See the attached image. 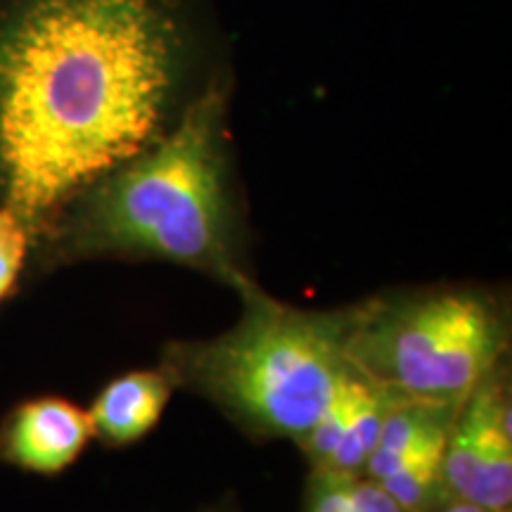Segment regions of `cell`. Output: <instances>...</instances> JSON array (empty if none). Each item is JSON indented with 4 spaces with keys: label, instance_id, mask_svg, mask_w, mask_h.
Masks as SVG:
<instances>
[{
    "label": "cell",
    "instance_id": "1",
    "mask_svg": "<svg viewBox=\"0 0 512 512\" xmlns=\"http://www.w3.org/2000/svg\"><path fill=\"white\" fill-rule=\"evenodd\" d=\"M197 50L183 0H0V207L34 245L174 124Z\"/></svg>",
    "mask_w": 512,
    "mask_h": 512
},
{
    "label": "cell",
    "instance_id": "9",
    "mask_svg": "<svg viewBox=\"0 0 512 512\" xmlns=\"http://www.w3.org/2000/svg\"><path fill=\"white\" fill-rule=\"evenodd\" d=\"M302 512H406L366 475L311 470Z\"/></svg>",
    "mask_w": 512,
    "mask_h": 512
},
{
    "label": "cell",
    "instance_id": "11",
    "mask_svg": "<svg viewBox=\"0 0 512 512\" xmlns=\"http://www.w3.org/2000/svg\"><path fill=\"white\" fill-rule=\"evenodd\" d=\"M437 512H486L482 508H477V505L472 503H463V501H448L444 508H439Z\"/></svg>",
    "mask_w": 512,
    "mask_h": 512
},
{
    "label": "cell",
    "instance_id": "5",
    "mask_svg": "<svg viewBox=\"0 0 512 512\" xmlns=\"http://www.w3.org/2000/svg\"><path fill=\"white\" fill-rule=\"evenodd\" d=\"M510 387L503 363L460 401L444 448V484L451 501L486 512L512 505Z\"/></svg>",
    "mask_w": 512,
    "mask_h": 512
},
{
    "label": "cell",
    "instance_id": "2",
    "mask_svg": "<svg viewBox=\"0 0 512 512\" xmlns=\"http://www.w3.org/2000/svg\"><path fill=\"white\" fill-rule=\"evenodd\" d=\"M31 252L46 271L91 259H155L228 287L249 278L235 247L221 83H209L162 136L74 195Z\"/></svg>",
    "mask_w": 512,
    "mask_h": 512
},
{
    "label": "cell",
    "instance_id": "7",
    "mask_svg": "<svg viewBox=\"0 0 512 512\" xmlns=\"http://www.w3.org/2000/svg\"><path fill=\"white\" fill-rule=\"evenodd\" d=\"M93 439L88 411L62 396L22 401L0 422V463L53 477L72 467Z\"/></svg>",
    "mask_w": 512,
    "mask_h": 512
},
{
    "label": "cell",
    "instance_id": "10",
    "mask_svg": "<svg viewBox=\"0 0 512 512\" xmlns=\"http://www.w3.org/2000/svg\"><path fill=\"white\" fill-rule=\"evenodd\" d=\"M31 247L34 242L27 223L12 209L0 207V302L15 290L19 275L27 266Z\"/></svg>",
    "mask_w": 512,
    "mask_h": 512
},
{
    "label": "cell",
    "instance_id": "3",
    "mask_svg": "<svg viewBox=\"0 0 512 512\" xmlns=\"http://www.w3.org/2000/svg\"><path fill=\"white\" fill-rule=\"evenodd\" d=\"M233 290L242 302L238 323L211 339L166 344L162 368L176 387L214 403L252 437L299 444L354 370L347 354L351 306L299 309L252 278Z\"/></svg>",
    "mask_w": 512,
    "mask_h": 512
},
{
    "label": "cell",
    "instance_id": "6",
    "mask_svg": "<svg viewBox=\"0 0 512 512\" xmlns=\"http://www.w3.org/2000/svg\"><path fill=\"white\" fill-rule=\"evenodd\" d=\"M401 396L380 387L354 368L339 380L311 432L299 441L311 470L363 475L382 425Z\"/></svg>",
    "mask_w": 512,
    "mask_h": 512
},
{
    "label": "cell",
    "instance_id": "4",
    "mask_svg": "<svg viewBox=\"0 0 512 512\" xmlns=\"http://www.w3.org/2000/svg\"><path fill=\"white\" fill-rule=\"evenodd\" d=\"M508 313L491 294L437 287L351 306V366L408 401L458 406L508 351Z\"/></svg>",
    "mask_w": 512,
    "mask_h": 512
},
{
    "label": "cell",
    "instance_id": "12",
    "mask_svg": "<svg viewBox=\"0 0 512 512\" xmlns=\"http://www.w3.org/2000/svg\"><path fill=\"white\" fill-rule=\"evenodd\" d=\"M204 512H238V510H235L233 503H221V505H214V508H209Z\"/></svg>",
    "mask_w": 512,
    "mask_h": 512
},
{
    "label": "cell",
    "instance_id": "8",
    "mask_svg": "<svg viewBox=\"0 0 512 512\" xmlns=\"http://www.w3.org/2000/svg\"><path fill=\"white\" fill-rule=\"evenodd\" d=\"M174 389V380L162 366L133 370L105 384L88 408L93 439L107 446L136 444L162 420Z\"/></svg>",
    "mask_w": 512,
    "mask_h": 512
}]
</instances>
